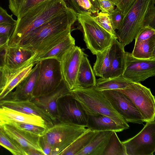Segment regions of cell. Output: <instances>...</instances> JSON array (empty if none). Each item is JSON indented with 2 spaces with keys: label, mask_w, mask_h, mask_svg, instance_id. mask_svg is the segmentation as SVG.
Listing matches in <instances>:
<instances>
[{
  "label": "cell",
  "mask_w": 155,
  "mask_h": 155,
  "mask_svg": "<svg viewBox=\"0 0 155 155\" xmlns=\"http://www.w3.org/2000/svg\"><path fill=\"white\" fill-rule=\"evenodd\" d=\"M77 19V13L69 8L28 33L17 45L31 49L37 55L43 53L71 34L72 27Z\"/></svg>",
  "instance_id": "6da1fadb"
},
{
  "label": "cell",
  "mask_w": 155,
  "mask_h": 155,
  "mask_svg": "<svg viewBox=\"0 0 155 155\" xmlns=\"http://www.w3.org/2000/svg\"><path fill=\"white\" fill-rule=\"evenodd\" d=\"M69 8L64 0H46L39 3L18 18L8 46L17 45L28 33Z\"/></svg>",
  "instance_id": "7a4b0ae2"
},
{
  "label": "cell",
  "mask_w": 155,
  "mask_h": 155,
  "mask_svg": "<svg viewBox=\"0 0 155 155\" xmlns=\"http://www.w3.org/2000/svg\"><path fill=\"white\" fill-rule=\"evenodd\" d=\"M71 94L80 104L87 115L99 114L106 116L125 130L129 128L127 123L114 110L101 91L95 86L78 88Z\"/></svg>",
  "instance_id": "3957f363"
},
{
  "label": "cell",
  "mask_w": 155,
  "mask_h": 155,
  "mask_svg": "<svg viewBox=\"0 0 155 155\" xmlns=\"http://www.w3.org/2000/svg\"><path fill=\"white\" fill-rule=\"evenodd\" d=\"M155 0H136L124 16L116 32L118 41L124 47L135 39L145 27V19Z\"/></svg>",
  "instance_id": "277c9868"
},
{
  "label": "cell",
  "mask_w": 155,
  "mask_h": 155,
  "mask_svg": "<svg viewBox=\"0 0 155 155\" xmlns=\"http://www.w3.org/2000/svg\"><path fill=\"white\" fill-rule=\"evenodd\" d=\"M77 18L82 28L87 48L93 55L108 48L114 39H115L96 21L91 13L84 11L77 13Z\"/></svg>",
  "instance_id": "5b68a950"
},
{
  "label": "cell",
  "mask_w": 155,
  "mask_h": 155,
  "mask_svg": "<svg viewBox=\"0 0 155 155\" xmlns=\"http://www.w3.org/2000/svg\"><path fill=\"white\" fill-rule=\"evenodd\" d=\"M89 129L85 126L57 123L49 127L41 136L50 145L51 155H58Z\"/></svg>",
  "instance_id": "8992f818"
},
{
  "label": "cell",
  "mask_w": 155,
  "mask_h": 155,
  "mask_svg": "<svg viewBox=\"0 0 155 155\" xmlns=\"http://www.w3.org/2000/svg\"><path fill=\"white\" fill-rule=\"evenodd\" d=\"M39 70L32 93V99L47 95L55 90L63 79L60 62L54 58L39 61Z\"/></svg>",
  "instance_id": "52a82bcc"
},
{
  "label": "cell",
  "mask_w": 155,
  "mask_h": 155,
  "mask_svg": "<svg viewBox=\"0 0 155 155\" xmlns=\"http://www.w3.org/2000/svg\"><path fill=\"white\" fill-rule=\"evenodd\" d=\"M132 101L138 110L145 122L155 120L154 96L150 90L140 82L134 83L123 89H117Z\"/></svg>",
  "instance_id": "ba28073f"
},
{
  "label": "cell",
  "mask_w": 155,
  "mask_h": 155,
  "mask_svg": "<svg viewBox=\"0 0 155 155\" xmlns=\"http://www.w3.org/2000/svg\"><path fill=\"white\" fill-rule=\"evenodd\" d=\"M127 155H153L155 151V120L146 122L134 137L122 142Z\"/></svg>",
  "instance_id": "9c48e42d"
},
{
  "label": "cell",
  "mask_w": 155,
  "mask_h": 155,
  "mask_svg": "<svg viewBox=\"0 0 155 155\" xmlns=\"http://www.w3.org/2000/svg\"><path fill=\"white\" fill-rule=\"evenodd\" d=\"M101 91L114 110L127 123L142 124L145 122L137 108L124 94L118 90Z\"/></svg>",
  "instance_id": "30bf717a"
},
{
  "label": "cell",
  "mask_w": 155,
  "mask_h": 155,
  "mask_svg": "<svg viewBox=\"0 0 155 155\" xmlns=\"http://www.w3.org/2000/svg\"><path fill=\"white\" fill-rule=\"evenodd\" d=\"M57 114L58 123L87 126V115L71 94L64 96L58 100Z\"/></svg>",
  "instance_id": "8fae6325"
},
{
  "label": "cell",
  "mask_w": 155,
  "mask_h": 155,
  "mask_svg": "<svg viewBox=\"0 0 155 155\" xmlns=\"http://www.w3.org/2000/svg\"><path fill=\"white\" fill-rule=\"evenodd\" d=\"M155 75V59H143L125 52V67L122 76L134 83L143 81Z\"/></svg>",
  "instance_id": "7c38bea8"
},
{
  "label": "cell",
  "mask_w": 155,
  "mask_h": 155,
  "mask_svg": "<svg viewBox=\"0 0 155 155\" xmlns=\"http://www.w3.org/2000/svg\"><path fill=\"white\" fill-rule=\"evenodd\" d=\"M74 46L64 54L60 61L63 79L71 91L78 88L77 76L83 51Z\"/></svg>",
  "instance_id": "4fadbf2b"
},
{
  "label": "cell",
  "mask_w": 155,
  "mask_h": 155,
  "mask_svg": "<svg viewBox=\"0 0 155 155\" xmlns=\"http://www.w3.org/2000/svg\"><path fill=\"white\" fill-rule=\"evenodd\" d=\"M37 55L32 50L18 45L8 46L5 49V67L10 76L25 66L33 63V58Z\"/></svg>",
  "instance_id": "5bb4252c"
},
{
  "label": "cell",
  "mask_w": 155,
  "mask_h": 155,
  "mask_svg": "<svg viewBox=\"0 0 155 155\" xmlns=\"http://www.w3.org/2000/svg\"><path fill=\"white\" fill-rule=\"evenodd\" d=\"M71 93V91L63 79L60 85L54 91L46 95L33 98L31 100L46 111L55 124L57 121L58 101L60 98Z\"/></svg>",
  "instance_id": "9a60e30c"
},
{
  "label": "cell",
  "mask_w": 155,
  "mask_h": 155,
  "mask_svg": "<svg viewBox=\"0 0 155 155\" xmlns=\"http://www.w3.org/2000/svg\"><path fill=\"white\" fill-rule=\"evenodd\" d=\"M36 64L28 74L16 86L15 91L10 92L4 100L15 101L31 100L32 99V93L39 70V61Z\"/></svg>",
  "instance_id": "2e32d148"
},
{
  "label": "cell",
  "mask_w": 155,
  "mask_h": 155,
  "mask_svg": "<svg viewBox=\"0 0 155 155\" xmlns=\"http://www.w3.org/2000/svg\"><path fill=\"white\" fill-rule=\"evenodd\" d=\"M7 133L14 139L24 150L27 148H32L45 155L40 143V136L19 128L10 123L3 124Z\"/></svg>",
  "instance_id": "e0dca14e"
},
{
  "label": "cell",
  "mask_w": 155,
  "mask_h": 155,
  "mask_svg": "<svg viewBox=\"0 0 155 155\" xmlns=\"http://www.w3.org/2000/svg\"><path fill=\"white\" fill-rule=\"evenodd\" d=\"M0 121L2 124L14 122L29 123L46 129L50 127L39 116L23 113L4 107H0Z\"/></svg>",
  "instance_id": "ac0fdd59"
},
{
  "label": "cell",
  "mask_w": 155,
  "mask_h": 155,
  "mask_svg": "<svg viewBox=\"0 0 155 155\" xmlns=\"http://www.w3.org/2000/svg\"><path fill=\"white\" fill-rule=\"evenodd\" d=\"M7 108L23 113L36 115L42 117L51 126L55 122L51 117L45 110L31 100L12 101L2 100L0 107Z\"/></svg>",
  "instance_id": "d6986e66"
},
{
  "label": "cell",
  "mask_w": 155,
  "mask_h": 155,
  "mask_svg": "<svg viewBox=\"0 0 155 155\" xmlns=\"http://www.w3.org/2000/svg\"><path fill=\"white\" fill-rule=\"evenodd\" d=\"M124 47L116 39H114L110 45V64L106 78L122 75L125 67Z\"/></svg>",
  "instance_id": "ffe728a7"
},
{
  "label": "cell",
  "mask_w": 155,
  "mask_h": 155,
  "mask_svg": "<svg viewBox=\"0 0 155 155\" xmlns=\"http://www.w3.org/2000/svg\"><path fill=\"white\" fill-rule=\"evenodd\" d=\"M113 132L98 131L89 143L76 155H103Z\"/></svg>",
  "instance_id": "44dd1931"
},
{
  "label": "cell",
  "mask_w": 155,
  "mask_h": 155,
  "mask_svg": "<svg viewBox=\"0 0 155 155\" xmlns=\"http://www.w3.org/2000/svg\"><path fill=\"white\" fill-rule=\"evenodd\" d=\"M87 115L86 127L91 130L96 131L110 130L118 132L125 130L110 118L104 115L99 114Z\"/></svg>",
  "instance_id": "7402d4cb"
},
{
  "label": "cell",
  "mask_w": 155,
  "mask_h": 155,
  "mask_svg": "<svg viewBox=\"0 0 155 155\" xmlns=\"http://www.w3.org/2000/svg\"><path fill=\"white\" fill-rule=\"evenodd\" d=\"M75 45L74 38L70 34L50 49L37 55L33 58L32 62L35 64L42 60L49 58H54L60 61L65 52Z\"/></svg>",
  "instance_id": "603a6c76"
},
{
  "label": "cell",
  "mask_w": 155,
  "mask_h": 155,
  "mask_svg": "<svg viewBox=\"0 0 155 155\" xmlns=\"http://www.w3.org/2000/svg\"><path fill=\"white\" fill-rule=\"evenodd\" d=\"M87 56L83 50L77 76L78 88L88 87L95 86L96 84L95 75Z\"/></svg>",
  "instance_id": "cb8c5ba5"
},
{
  "label": "cell",
  "mask_w": 155,
  "mask_h": 155,
  "mask_svg": "<svg viewBox=\"0 0 155 155\" xmlns=\"http://www.w3.org/2000/svg\"><path fill=\"white\" fill-rule=\"evenodd\" d=\"M131 54L140 59H155V36L148 39L135 42Z\"/></svg>",
  "instance_id": "d4e9b609"
},
{
  "label": "cell",
  "mask_w": 155,
  "mask_h": 155,
  "mask_svg": "<svg viewBox=\"0 0 155 155\" xmlns=\"http://www.w3.org/2000/svg\"><path fill=\"white\" fill-rule=\"evenodd\" d=\"M110 45L103 51L95 55L96 60L94 64L93 70L95 76L106 78L110 64Z\"/></svg>",
  "instance_id": "484cf974"
},
{
  "label": "cell",
  "mask_w": 155,
  "mask_h": 155,
  "mask_svg": "<svg viewBox=\"0 0 155 155\" xmlns=\"http://www.w3.org/2000/svg\"><path fill=\"white\" fill-rule=\"evenodd\" d=\"M134 82L124 78L122 75L111 78H102L96 80L95 87L100 91L105 90L123 89Z\"/></svg>",
  "instance_id": "4316f807"
},
{
  "label": "cell",
  "mask_w": 155,
  "mask_h": 155,
  "mask_svg": "<svg viewBox=\"0 0 155 155\" xmlns=\"http://www.w3.org/2000/svg\"><path fill=\"white\" fill-rule=\"evenodd\" d=\"M35 64H31L20 70L10 77L6 85L0 93V101L5 97L28 74Z\"/></svg>",
  "instance_id": "83f0119b"
},
{
  "label": "cell",
  "mask_w": 155,
  "mask_h": 155,
  "mask_svg": "<svg viewBox=\"0 0 155 155\" xmlns=\"http://www.w3.org/2000/svg\"><path fill=\"white\" fill-rule=\"evenodd\" d=\"M98 132L89 129L75 140L59 155H76L89 143Z\"/></svg>",
  "instance_id": "f1b7e54d"
},
{
  "label": "cell",
  "mask_w": 155,
  "mask_h": 155,
  "mask_svg": "<svg viewBox=\"0 0 155 155\" xmlns=\"http://www.w3.org/2000/svg\"><path fill=\"white\" fill-rule=\"evenodd\" d=\"M0 145L15 155H26L18 143L6 132L3 125L0 124Z\"/></svg>",
  "instance_id": "f546056e"
},
{
  "label": "cell",
  "mask_w": 155,
  "mask_h": 155,
  "mask_svg": "<svg viewBox=\"0 0 155 155\" xmlns=\"http://www.w3.org/2000/svg\"><path fill=\"white\" fill-rule=\"evenodd\" d=\"M45 0H9V8L18 18Z\"/></svg>",
  "instance_id": "4dcf8cb0"
},
{
  "label": "cell",
  "mask_w": 155,
  "mask_h": 155,
  "mask_svg": "<svg viewBox=\"0 0 155 155\" xmlns=\"http://www.w3.org/2000/svg\"><path fill=\"white\" fill-rule=\"evenodd\" d=\"M113 131L103 155H127L125 147Z\"/></svg>",
  "instance_id": "1f68e13d"
},
{
  "label": "cell",
  "mask_w": 155,
  "mask_h": 155,
  "mask_svg": "<svg viewBox=\"0 0 155 155\" xmlns=\"http://www.w3.org/2000/svg\"><path fill=\"white\" fill-rule=\"evenodd\" d=\"M96 21L104 29L117 39V34L112 25L109 17V14L100 12L96 15L94 16Z\"/></svg>",
  "instance_id": "d6a6232c"
},
{
  "label": "cell",
  "mask_w": 155,
  "mask_h": 155,
  "mask_svg": "<svg viewBox=\"0 0 155 155\" xmlns=\"http://www.w3.org/2000/svg\"><path fill=\"white\" fill-rule=\"evenodd\" d=\"M9 123L12 124L19 128L40 136L46 130L41 127L29 123L18 122Z\"/></svg>",
  "instance_id": "836d02e7"
},
{
  "label": "cell",
  "mask_w": 155,
  "mask_h": 155,
  "mask_svg": "<svg viewBox=\"0 0 155 155\" xmlns=\"http://www.w3.org/2000/svg\"><path fill=\"white\" fill-rule=\"evenodd\" d=\"M109 17L114 30H117L121 22L123 15L120 10L117 7L109 14Z\"/></svg>",
  "instance_id": "e575fe53"
},
{
  "label": "cell",
  "mask_w": 155,
  "mask_h": 155,
  "mask_svg": "<svg viewBox=\"0 0 155 155\" xmlns=\"http://www.w3.org/2000/svg\"><path fill=\"white\" fill-rule=\"evenodd\" d=\"M155 36V29L149 27L143 28L135 38V42L148 39Z\"/></svg>",
  "instance_id": "d590c367"
},
{
  "label": "cell",
  "mask_w": 155,
  "mask_h": 155,
  "mask_svg": "<svg viewBox=\"0 0 155 155\" xmlns=\"http://www.w3.org/2000/svg\"><path fill=\"white\" fill-rule=\"evenodd\" d=\"M101 12L110 14L115 9V4L107 0H97Z\"/></svg>",
  "instance_id": "8d00e7d4"
},
{
  "label": "cell",
  "mask_w": 155,
  "mask_h": 155,
  "mask_svg": "<svg viewBox=\"0 0 155 155\" xmlns=\"http://www.w3.org/2000/svg\"><path fill=\"white\" fill-rule=\"evenodd\" d=\"M155 3L151 6L146 16L145 27H149L155 29Z\"/></svg>",
  "instance_id": "74e56055"
},
{
  "label": "cell",
  "mask_w": 155,
  "mask_h": 155,
  "mask_svg": "<svg viewBox=\"0 0 155 155\" xmlns=\"http://www.w3.org/2000/svg\"><path fill=\"white\" fill-rule=\"evenodd\" d=\"M15 25L7 23L0 24V36H5L10 38L14 32Z\"/></svg>",
  "instance_id": "f35d334b"
},
{
  "label": "cell",
  "mask_w": 155,
  "mask_h": 155,
  "mask_svg": "<svg viewBox=\"0 0 155 155\" xmlns=\"http://www.w3.org/2000/svg\"><path fill=\"white\" fill-rule=\"evenodd\" d=\"M10 76L9 72L5 67L0 68V93L6 85Z\"/></svg>",
  "instance_id": "ab89813d"
},
{
  "label": "cell",
  "mask_w": 155,
  "mask_h": 155,
  "mask_svg": "<svg viewBox=\"0 0 155 155\" xmlns=\"http://www.w3.org/2000/svg\"><path fill=\"white\" fill-rule=\"evenodd\" d=\"M17 21L13 19L12 15H10L6 11L0 6V24L7 23L16 25Z\"/></svg>",
  "instance_id": "60d3db41"
},
{
  "label": "cell",
  "mask_w": 155,
  "mask_h": 155,
  "mask_svg": "<svg viewBox=\"0 0 155 155\" xmlns=\"http://www.w3.org/2000/svg\"><path fill=\"white\" fill-rule=\"evenodd\" d=\"M135 0H119V2L116 7L118 8L122 12L123 17L128 12Z\"/></svg>",
  "instance_id": "b9f144b4"
},
{
  "label": "cell",
  "mask_w": 155,
  "mask_h": 155,
  "mask_svg": "<svg viewBox=\"0 0 155 155\" xmlns=\"http://www.w3.org/2000/svg\"><path fill=\"white\" fill-rule=\"evenodd\" d=\"M67 5L77 14L84 11L79 5L78 0H64Z\"/></svg>",
  "instance_id": "7bdbcfd3"
},
{
  "label": "cell",
  "mask_w": 155,
  "mask_h": 155,
  "mask_svg": "<svg viewBox=\"0 0 155 155\" xmlns=\"http://www.w3.org/2000/svg\"><path fill=\"white\" fill-rule=\"evenodd\" d=\"M40 143L45 155H51L52 151L51 147L41 136H40Z\"/></svg>",
  "instance_id": "ee69618b"
},
{
  "label": "cell",
  "mask_w": 155,
  "mask_h": 155,
  "mask_svg": "<svg viewBox=\"0 0 155 155\" xmlns=\"http://www.w3.org/2000/svg\"><path fill=\"white\" fill-rule=\"evenodd\" d=\"M78 2L79 5L83 10L87 11L93 15L92 6L89 0H78Z\"/></svg>",
  "instance_id": "f6af8a7d"
},
{
  "label": "cell",
  "mask_w": 155,
  "mask_h": 155,
  "mask_svg": "<svg viewBox=\"0 0 155 155\" xmlns=\"http://www.w3.org/2000/svg\"><path fill=\"white\" fill-rule=\"evenodd\" d=\"M10 38L0 36V52L5 50L8 46Z\"/></svg>",
  "instance_id": "bcb514c9"
},
{
  "label": "cell",
  "mask_w": 155,
  "mask_h": 155,
  "mask_svg": "<svg viewBox=\"0 0 155 155\" xmlns=\"http://www.w3.org/2000/svg\"><path fill=\"white\" fill-rule=\"evenodd\" d=\"M92 6L93 12V15L95 16L100 12V6L97 0H89Z\"/></svg>",
  "instance_id": "7dc6e473"
},
{
  "label": "cell",
  "mask_w": 155,
  "mask_h": 155,
  "mask_svg": "<svg viewBox=\"0 0 155 155\" xmlns=\"http://www.w3.org/2000/svg\"><path fill=\"white\" fill-rule=\"evenodd\" d=\"M26 155H43L38 150L35 149L28 148L24 150Z\"/></svg>",
  "instance_id": "c3c4849f"
},
{
  "label": "cell",
  "mask_w": 155,
  "mask_h": 155,
  "mask_svg": "<svg viewBox=\"0 0 155 155\" xmlns=\"http://www.w3.org/2000/svg\"><path fill=\"white\" fill-rule=\"evenodd\" d=\"M5 50L0 52V68L5 67Z\"/></svg>",
  "instance_id": "681fc988"
},
{
  "label": "cell",
  "mask_w": 155,
  "mask_h": 155,
  "mask_svg": "<svg viewBox=\"0 0 155 155\" xmlns=\"http://www.w3.org/2000/svg\"><path fill=\"white\" fill-rule=\"evenodd\" d=\"M115 4L117 6L119 2V0H107Z\"/></svg>",
  "instance_id": "f907efd6"
},
{
  "label": "cell",
  "mask_w": 155,
  "mask_h": 155,
  "mask_svg": "<svg viewBox=\"0 0 155 155\" xmlns=\"http://www.w3.org/2000/svg\"><path fill=\"white\" fill-rule=\"evenodd\" d=\"M0 124H1V122H0Z\"/></svg>",
  "instance_id": "816d5d0a"
}]
</instances>
